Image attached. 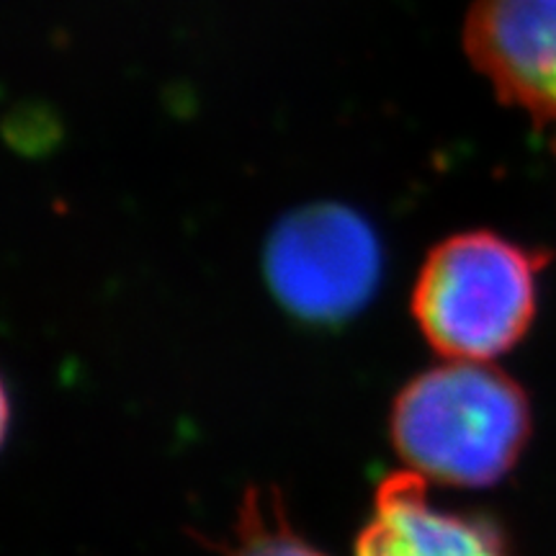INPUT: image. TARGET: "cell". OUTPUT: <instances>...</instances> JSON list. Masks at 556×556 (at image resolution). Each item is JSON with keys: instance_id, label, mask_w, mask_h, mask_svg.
I'll list each match as a JSON object with an SVG mask.
<instances>
[{"instance_id": "1", "label": "cell", "mask_w": 556, "mask_h": 556, "mask_svg": "<svg viewBox=\"0 0 556 556\" xmlns=\"http://www.w3.org/2000/svg\"><path fill=\"white\" fill-rule=\"evenodd\" d=\"M531 438V405L510 377L486 364L448 361L402 389L392 443L415 475L454 486L507 477Z\"/></svg>"}, {"instance_id": "2", "label": "cell", "mask_w": 556, "mask_h": 556, "mask_svg": "<svg viewBox=\"0 0 556 556\" xmlns=\"http://www.w3.org/2000/svg\"><path fill=\"white\" fill-rule=\"evenodd\" d=\"M548 253L495 232H462L430 250L413 289L422 338L448 361L486 364L516 348L539 304Z\"/></svg>"}, {"instance_id": "3", "label": "cell", "mask_w": 556, "mask_h": 556, "mask_svg": "<svg viewBox=\"0 0 556 556\" xmlns=\"http://www.w3.org/2000/svg\"><path fill=\"white\" fill-rule=\"evenodd\" d=\"M379 276L377 232L348 206L296 208L268 238V287L283 309L309 325L351 319L374 296Z\"/></svg>"}, {"instance_id": "4", "label": "cell", "mask_w": 556, "mask_h": 556, "mask_svg": "<svg viewBox=\"0 0 556 556\" xmlns=\"http://www.w3.org/2000/svg\"><path fill=\"white\" fill-rule=\"evenodd\" d=\"M464 47L500 101L523 109L556 157V0H471Z\"/></svg>"}, {"instance_id": "5", "label": "cell", "mask_w": 556, "mask_h": 556, "mask_svg": "<svg viewBox=\"0 0 556 556\" xmlns=\"http://www.w3.org/2000/svg\"><path fill=\"white\" fill-rule=\"evenodd\" d=\"M356 556H510L486 518L430 505L428 479L415 471L387 477L358 533Z\"/></svg>"}, {"instance_id": "6", "label": "cell", "mask_w": 556, "mask_h": 556, "mask_svg": "<svg viewBox=\"0 0 556 556\" xmlns=\"http://www.w3.org/2000/svg\"><path fill=\"white\" fill-rule=\"evenodd\" d=\"M217 556H325L291 526L281 497L268 490H248L232 531Z\"/></svg>"}]
</instances>
